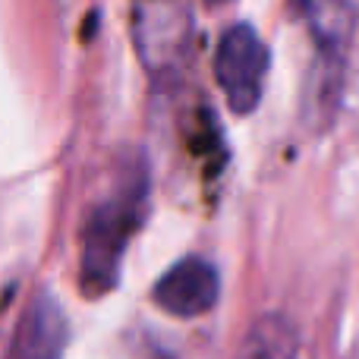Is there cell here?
Returning <instances> with one entry per match:
<instances>
[{"mask_svg": "<svg viewBox=\"0 0 359 359\" xmlns=\"http://www.w3.org/2000/svg\"><path fill=\"white\" fill-rule=\"evenodd\" d=\"M299 6L318 44V54L331 67H341L353 29V0H299Z\"/></svg>", "mask_w": 359, "mask_h": 359, "instance_id": "cell-5", "label": "cell"}, {"mask_svg": "<svg viewBox=\"0 0 359 359\" xmlns=\"http://www.w3.org/2000/svg\"><path fill=\"white\" fill-rule=\"evenodd\" d=\"M67 318L50 297H38L25 309L13 341V359H63Z\"/></svg>", "mask_w": 359, "mask_h": 359, "instance_id": "cell-4", "label": "cell"}, {"mask_svg": "<svg viewBox=\"0 0 359 359\" xmlns=\"http://www.w3.org/2000/svg\"><path fill=\"white\" fill-rule=\"evenodd\" d=\"M208 4H227V0H208Z\"/></svg>", "mask_w": 359, "mask_h": 359, "instance_id": "cell-7", "label": "cell"}, {"mask_svg": "<svg viewBox=\"0 0 359 359\" xmlns=\"http://www.w3.org/2000/svg\"><path fill=\"white\" fill-rule=\"evenodd\" d=\"M215 76L233 114H252L259 107L268 79V44L249 22L230 25L221 35Z\"/></svg>", "mask_w": 359, "mask_h": 359, "instance_id": "cell-2", "label": "cell"}, {"mask_svg": "<svg viewBox=\"0 0 359 359\" xmlns=\"http://www.w3.org/2000/svg\"><path fill=\"white\" fill-rule=\"evenodd\" d=\"M151 297L168 316L198 318L217 306L221 278H217V268L211 262L189 255V259H180L177 265H170L164 271V278L155 284Z\"/></svg>", "mask_w": 359, "mask_h": 359, "instance_id": "cell-3", "label": "cell"}, {"mask_svg": "<svg viewBox=\"0 0 359 359\" xmlns=\"http://www.w3.org/2000/svg\"><path fill=\"white\" fill-rule=\"evenodd\" d=\"M142 202L145 186H136L123 196L101 202L88 215L82 233V290L88 297H101L117 287L126 243L142 221Z\"/></svg>", "mask_w": 359, "mask_h": 359, "instance_id": "cell-1", "label": "cell"}, {"mask_svg": "<svg viewBox=\"0 0 359 359\" xmlns=\"http://www.w3.org/2000/svg\"><path fill=\"white\" fill-rule=\"evenodd\" d=\"M236 359H309L299 328L287 316H262L246 331Z\"/></svg>", "mask_w": 359, "mask_h": 359, "instance_id": "cell-6", "label": "cell"}]
</instances>
